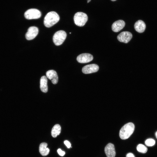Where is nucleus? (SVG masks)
<instances>
[{"label":"nucleus","instance_id":"nucleus-1","mask_svg":"<svg viewBox=\"0 0 157 157\" xmlns=\"http://www.w3.org/2000/svg\"><path fill=\"white\" fill-rule=\"evenodd\" d=\"M59 20L58 15L55 12L51 11L48 13L45 16L44 23L46 27L49 28L57 23Z\"/></svg>","mask_w":157,"mask_h":157},{"label":"nucleus","instance_id":"nucleus-2","mask_svg":"<svg viewBox=\"0 0 157 157\" xmlns=\"http://www.w3.org/2000/svg\"><path fill=\"white\" fill-rule=\"evenodd\" d=\"M135 126L132 122H129L125 124L120 129L119 132L120 138L122 140L129 138L133 133Z\"/></svg>","mask_w":157,"mask_h":157},{"label":"nucleus","instance_id":"nucleus-3","mask_svg":"<svg viewBox=\"0 0 157 157\" xmlns=\"http://www.w3.org/2000/svg\"><path fill=\"white\" fill-rule=\"evenodd\" d=\"M74 22L76 25L79 26H83L88 20V17L85 13L82 12L76 13L74 18Z\"/></svg>","mask_w":157,"mask_h":157},{"label":"nucleus","instance_id":"nucleus-4","mask_svg":"<svg viewBox=\"0 0 157 157\" xmlns=\"http://www.w3.org/2000/svg\"><path fill=\"white\" fill-rule=\"evenodd\" d=\"M67 36V34L65 31L60 30L57 31L53 37V41L56 46L61 45L65 40Z\"/></svg>","mask_w":157,"mask_h":157},{"label":"nucleus","instance_id":"nucleus-5","mask_svg":"<svg viewBox=\"0 0 157 157\" xmlns=\"http://www.w3.org/2000/svg\"><path fill=\"white\" fill-rule=\"evenodd\" d=\"M25 18L28 19H38L41 16V13L39 10L35 8H31L27 10L24 13Z\"/></svg>","mask_w":157,"mask_h":157},{"label":"nucleus","instance_id":"nucleus-6","mask_svg":"<svg viewBox=\"0 0 157 157\" xmlns=\"http://www.w3.org/2000/svg\"><path fill=\"white\" fill-rule=\"evenodd\" d=\"M132 37V34L130 32L124 31L121 33L117 36L118 40L120 42L128 43Z\"/></svg>","mask_w":157,"mask_h":157},{"label":"nucleus","instance_id":"nucleus-7","mask_svg":"<svg viewBox=\"0 0 157 157\" xmlns=\"http://www.w3.org/2000/svg\"><path fill=\"white\" fill-rule=\"evenodd\" d=\"M38 29L35 26H31L28 30L25 35L26 39L28 40H31L34 38L38 35Z\"/></svg>","mask_w":157,"mask_h":157},{"label":"nucleus","instance_id":"nucleus-8","mask_svg":"<svg viewBox=\"0 0 157 157\" xmlns=\"http://www.w3.org/2000/svg\"><path fill=\"white\" fill-rule=\"evenodd\" d=\"M99 69V66L96 64H93L84 66L82 69V72L85 74H89L96 72Z\"/></svg>","mask_w":157,"mask_h":157},{"label":"nucleus","instance_id":"nucleus-9","mask_svg":"<svg viewBox=\"0 0 157 157\" xmlns=\"http://www.w3.org/2000/svg\"><path fill=\"white\" fill-rule=\"evenodd\" d=\"M93 56L89 53H83L79 55L77 58L78 62L80 63H86L92 61Z\"/></svg>","mask_w":157,"mask_h":157},{"label":"nucleus","instance_id":"nucleus-10","mask_svg":"<svg viewBox=\"0 0 157 157\" xmlns=\"http://www.w3.org/2000/svg\"><path fill=\"white\" fill-rule=\"evenodd\" d=\"M104 151L107 157H115V156L114 146L112 143L108 144L105 148Z\"/></svg>","mask_w":157,"mask_h":157},{"label":"nucleus","instance_id":"nucleus-11","mask_svg":"<svg viewBox=\"0 0 157 157\" xmlns=\"http://www.w3.org/2000/svg\"><path fill=\"white\" fill-rule=\"evenodd\" d=\"M125 22L122 20H119L114 22L112 25V29L114 32L119 31L124 27Z\"/></svg>","mask_w":157,"mask_h":157},{"label":"nucleus","instance_id":"nucleus-12","mask_svg":"<svg viewBox=\"0 0 157 157\" xmlns=\"http://www.w3.org/2000/svg\"><path fill=\"white\" fill-rule=\"evenodd\" d=\"M47 77L51 81L52 83L56 84L58 82V77L56 71L53 70H51L47 71L46 73Z\"/></svg>","mask_w":157,"mask_h":157},{"label":"nucleus","instance_id":"nucleus-13","mask_svg":"<svg viewBox=\"0 0 157 157\" xmlns=\"http://www.w3.org/2000/svg\"><path fill=\"white\" fill-rule=\"evenodd\" d=\"M134 28L135 31L139 33H142L144 31L146 28V25L142 20H139L135 24Z\"/></svg>","mask_w":157,"mask_h":157},{"label":"nucleus","instance_id":"nucleus-14","mask_svg":"<svg viewBox=\"0 0 157 157\" xmlns=\"http://www.w3.org/2000/svg\"><path fill=\"white\" fill-rule=\"evenodd\" d=\"M47 83V77L45 76H42L40 79V88L41 91L44 93L47 92L48 91Z\"/></svg>","mask_w":157,"mask_h":157},{"label":"nucleus","instance_id":"nucleus-15","mask_svg":"<svg viewBox=\"0 0 157 157\" xmlns=\"http://www.w3.org/2000/svg\"><path fill=\"white\" fill-rule=\"evenodd\" d=\"M47 144L45 142L42 143L40 145L39 152L41 155L43 156H45L47 155L49 152V149L47 147Z\"/></svg>","mask_w":157,"mask_h":157},{"label":"nucleus","instance_id":"nucleus-16","mask_svg":"<svg viewBox=\"0 0 157 157\" xmlns=\"http://www.w3.org/2000/svg\"><path fill=\"white\" fill-rule=\"evenodd\" d=\"M61 130L60 126L58 124H55L51 130V134L53 138L56 137L57 135L60 134Z\"/></svg>","mask_w":157,"mask_h":157},{"label":"nucleus","instance_id":"nucleus-17","mask_svg":"<svg viewBox=\"0 0 157 157\" xmlns=\"http://www.w3.org/2000/svg\"><path fill=\"white\" fill-rule=\"evenodd\" d=\"M137 149L138 152L142 153H146L147 151V147L142 144H139L138 145Z\"/></svg>","mask_w":157,"mask_h":157},{"label":"nucleus","instance_id":"nucleus-18","mask_svg":"<svg viewBox=\"0 0 157 157\" xmlns=\"http://www.w3.org/2000/svg\"><path fill=\"white\" fill-rule=\"evenodd\" d=\"M145 143L147 146L151 147L155 144V141L153 139L149 138L146 140Z\"/></svg>","mask_w":157,"mask_h":157},{"label":"nucleus","instance_id":"nucleus-19","mask_svg":"<svg viewBox=\"0 0 157 157\" xmlns=\"http://www.w3.org/2000/svg\"><path fill=\"white\" fill-rule=\"evenodd\" d=\"M57 152L61 156H63L65 154V152L62 151L60 149H58Z\"/></svg>","mask_w":157,"mask_h":157},{"label":"nucleus","instance_id":"nucleus-20","mask_svg":"<svg viewBox=\"0 0 157 157\" xmlns=\"http://www.w3.org/2000/svg\"><path fill=\"white\" fill-rule=\"evenodd\" d=\"M65 144L66 145L68 148H69L71 147L70 143L67 140H65L64 142Z\"/></svg>","mask_w":157,"mask_h":157},{"label":"nucleus","instance_id":"nucleus-21","mask_svg":"<svg viewBox=\"0 0 157 157\" xmlns=\"http://www.w3.org/2000/svg\"><path fill=\"white\" fill-rule=\"evenodd\" d=\"M126 157H135V156L132 153H129L127 154Z\"/></svg>","mask_w":157,"mask_h":157},{"label":"nucleus","instance_id":"nucleus-22","mask_svg":"<svg viewBox=\"0 0 157 157\" xmlns=\"http://www.w3.org/2000/svg\"><path fill=\"white\" fill-rule=\"evenodd\" d=\"M155 135H156V138L157 139V131L155 133Z\"/></svg>","mask_w":157,"mask_h":157},{"label":"nucleus","instance_id":"nucleus-23","mask_svg":"<svg viewBox=\"0 0 157 157\" xmlns=\"http://www.w3.org/2000/svg\"><path fill=\"white\" fill-rule=\"evenodd\" d=\"M91 1V0H87V2H88V3L89 2Z\"/></svg>","mask_w":157,"mask_h":157},{"label":"nucleus","instance_id":"nucleus-24","mask_svg":"<svg viewBox=\"0 0 157 157\" xmlns=\"http://www.w3.org/2000/svg\"><path fill=\"white\" fill-rule=\"evenodd\" d=\"M111 0L112 1H115L116 0Z\"/></svg>","mask_w":157,"mask_h":157},{"label":"nucleus","instance_id":"nucleus-25","mask_svg":"<svg viewBox=\"0 0 157 157\" xmlns=\"http://www.w3.org/2000/svg\"><path fill=\"white\" fill-rule=\"evenodd\" d=\"M70 33V34H71V33Z\"/></svg>","mask_w":157,"mask_h":157}]
</instances>
